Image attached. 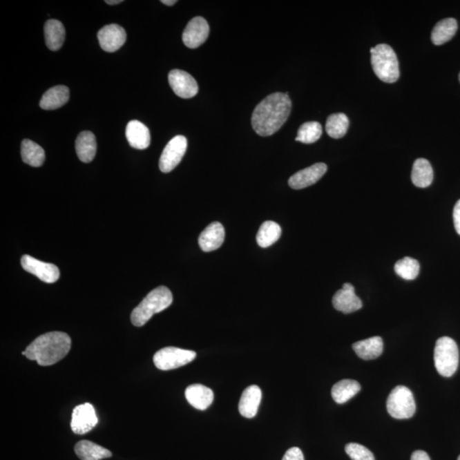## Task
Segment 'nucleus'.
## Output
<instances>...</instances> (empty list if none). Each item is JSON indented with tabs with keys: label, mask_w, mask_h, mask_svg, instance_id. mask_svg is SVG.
<instances>
[{
	"label": "nucleus",
	"mask_w": 460,
	"mask_h": 460,
	"mask_svg": "<svg viewBox=\"0 0 460 460\" xmlns=\"http://www.w3.org/2000/svg\"><path fill=\"white\" fill-rule=\"evenodd\" d=\"M291 101L288 93H276L265 97L255 108L251 125L259 136H271L290 115Z\"/></svg>",
	"instance_id": "f257e3e1"
},
{
	"label": "nucleus",
	"mask_w": 460,
	"mask_h": 460,
	"mask_svg": "<svg viewBox=\"0 0 460 460\" xmlns=\"http://www.w3.org/2000/svg\"><path fill=\"white\" fill-rule=\"evenodd\" d=\"M71 345V338L65 332H47L31 343L23 355L29 360L37 361L40 366H51L68 355Z\"/></svg>",
	"instance_id": "f03ea898"
},
{
	"label": "nucleus",
	"mask_w": 460,
	"mask_h": 460,
	"mask_svg": "<svg viewBox=\"0 0 460 460\" xmlns=\"http://www.w3.org/2000/svg\"><path fill=\"white\" fill-rule=\"evenodd\" d=\"M173 301V294L166 287L155 288L131 312V320L135 327H142L153 315L165 310Z\"/></svg>",
	"instance_id": "7ed1b4c3"
},
{
	"label": "nucleus",
	"mask_w": 460,
	"mask_h": 460,
	"mask_svg": "<svg viewBox=\"0 0 460 460\" xmlns=\"http://www.w3.org/2000/svg\"><path fill=\"white\" fill-rule=\"evenodd\" d=\"M372 69L378 78L385 83H395L400 77L399 63L395 51L386 44L372 47Z\"/></svg>",
	"instance_id": "20e7f679"
},
{
	"label": "nucleus",
	"mask_w": 460,
	"mask_h": 460,
	"mask_svg": "<svg viewBox=\"0 0 460 460\" xmlns=\"http://www.w3.org/2000/svg\"><path fill=\"white\" fill-rule=\"evenodd\" d=\"M459 348L454 339L443 337L434 347V361L437 370L443 377H451L459 366Z\"/></svg>",
	"instance_id": "39448f33"
},
{
	"label": "nucleus",
	"mask_w": 460,
	"mask_h": 460,
	"mask_svg": "<svg viewBox=\"0 0 460 460\" xmlns=\"http://www.w3.org/2000/svg\"><path fill=\"white\" fill-rule=\"evenodd\" d=\"M387 411L396 419L412 418L416 412V404L411 390L403 385L394 388L387 399Z\"/></svg>",
	"instance_id": "423d86ee"
},
{
	"label": "nucleus",
	"mask_w": 460,
	"mask_h": 460,
	"mask_svg": "<svg viewBox=\"0 0 460 460\" xmlns=\"http://www.w3.org/2000/svg\"><path fill=\"white\" fill-rule=\"evenodd\" d=\"M195 357L196 353L192 350L166 347L155 354L153 363L160 370L169 371L191 363Z\"/></svg>",
	"instance_id": "0eeeda50"
},
{
	"label": "nucleus",
	"mask_w": 460,
	"mask_h": 460,
	"mask_svg": "<svg viewBox=\"0 0 460 460\" xmlns=\"http://www.w3.org/2000/svg\"><path fill=\"white\" fill-rule=\"evenodd\" d=\"M188 148L187 138L176 136L168 142L160 158V169L164 173H171L181 162Z\"/></svg>",
	"instance_id": "6e6552de"
},
{
	"label": "nucleus",
	"mask_w": 460,
	"mask_h": 460,
	"mask_svg": "<svg viewBox=\"0 0 460 460\" xmlns=\"http://www.w3.org/2000/svg\"><path fill=\"white\" fill-rule=\"evenodd\" d=\"M21 267L25 271L37 276L46 283H55L60 278V270L53 264L45 262L29 255H24L21 259Z\"/></svg>",
	"instance_id": "1a4fd4ad"
},
{
	"label": "nucleus",
	"mask_w": 460,
	"mask_h": 460,
	"mask_svg": "<svg viewBox=\"0 0 460 460\" xmlns=\"http://www.w3.org/2000/svg\"><path fill=\"white\" fill-rule=\"evenodd\" d=\"M98 419L90 403H84L75 408L72 414L71 429L77 434L88 433L97 425Z\"/></svg>",
	"instance_id": "9d476101"
},
{
	"label": "nucleus",
	"mask_w": 460,
	"mask_h": 460,
	"mask_svg": "<svg viewBox=\"0 0 460 460\" xmlns=\"http://www.w3.org/2000/svg\"><path fill=\"white\" fill-rule=\"evenodd\" d=\"M168 80H169L171 89L179 97L189 99L198 93V84L187 72L174 69L168 75Z\"/></svg>",
	"instance_id": "9b49d317"
},
{
	"label": "nucleus",
	"mask_w": 460,
	"mask_h": 460,
	"mask_svg": "<svg viewBox=\"0 0 460 460\" xmlns=\"http://www.w3.org/2000/svg\"><path fill=\"white\" fill-rule=\"evenodd\" d=\"M209 32V24L207 20L202 17H196L186 26L182 34V41L189 48L195 49L203 45Z\"/></svg>",
	"instance_id": "f8f14e48"
},
{
	"label": "nucleus",
	"mask_w": 460,
	"mask_h": 460,
	"mask_svg": "<svg viewBox=\"0 0 460 460\" xmlns=\"http://www.w3.org/2000/svg\"><path fill=\"white\" fill-rule=\"evenodd\" d=\"M97 38L102 50L115 52L126 43V32L119 25L109 24L100 29Z\"/></svg>",
	"instance_id": "ddd939ff"
},
{
	"label": "nucleus",
	"mask_w": 460,
	"mask_h": 460,
	"mask_svg": "<svg viewBox=\"0 0 460 460\" xmlns=\"http://www.w3.org/2000/svg\"><path fill=\"white\" fill-rule=\"evenodd\" d=\"M332 305L336 309L345 314L357 312L363 307V302L355 293V287L350 283H345L332 298Z\"/></svg>",
	"instance_id": "4468645a"
},
{
	"label": "nucleus",
	"mask_w": 460,
	"mask_h": 460,
	"mask_svg": "<svg viewBox=\"0 0 460 460\" xmlns=\"http://www.w3.org/2000/svg\"><path fill=\"white\" fill-rule=\"evenodd\" d=\"M327 166L324 163H316L305 169L299 171L291 176L288 184L291 189H302L316 184L327 173Z\"/></svg>",
	"instance_id": "2eb2a0df"
},
{
	"label": "nucleus",
	"mask_w": 460,
	"mask_h": 460,
	"mask_svg": "<svg viewBox=\"0 0 460 460\" xmlns=\"http://www.w3.org/2000/svg\"><path fill=\"white\" fill-rule=\"evenodd\" d=\"M224 226L218 222H211L200 235V247L206 253L217 250L224 243Z\"/></svg>",
	"instance_id": "dca6fc26"
},
{
	"label": "nucleus",
	"mask_w": 460,
	"mask_h": 460,
	"mask_svg": "<svg viewBox=\"0 0 460 460\" xmlns=\"http://www.w3.org/2000/svg\"><path fill=\"white\" fill-rule=\"evenodd\" d=\"M126 136L131 147L146 149L151 145V133L148 128L138 120H131L126 126Z\"/></svg>",
	"instance_id": "f3484780"
},
{
	"label": "nucleus",
	"mask_w": 460,
	"mask_h": 460,
	"mask_svg": "<svg viewBox=\"0 0 460 460\" xmlns=\"http://www.w3.org/2000/svg\"><path fill=\"white\" fill-rule=\"evenodd\" d=\"M262 392L257 385L247 387L244 390L239 403L240 414L245 418L255 417L258 411L259 404L261 403Z\"/></svg>",
	"instance_id": "a211bd4d"
},
{
	"label": "nucleus",
	"mask_w": 460,
	"mask_h": 460,
	"mask_svg": "<svg viewBox=\"0 0 460 460\" xmlns=\"http://www.w3.org/2000/svg\"><path fill=\"white\" fill-rule=\"evenodd\" d=\"M185 397L192 407L199 410H206L213 403L214 394L207 387L196 383L186 389Z\"/></svg>",
	"instance_id": "6ab92c4d"
},
{
	"label": "nucleus",
	"mask_w": 460,
	"mask_h": 460,
	"mask_svg": "<svg viewBox=\"0 0 460 460\" xmlns=\"http://www.w3.org/2000/svg\"><path fill=\"white\" fill-rule=\"evenodd\" d=\"M77 155L84 163L93 162L97 153L96 137L90 131H82L75 142Z\"/></svg>",
	"instance_id": "aec40b11"
},
{
	"label": "nucleus",
	"mask_w": 460,
	"mask_h": 460,
	"mask_svg": "<svg viewBox=\"0 0 460 460\" xmlns=\"http://www.w3.org/2000/svg\"><path fill=\"white\" fill-rule=\"evenodd\" d=\"M69 100V89L65 86H57L47 90L40 100V108L45 111L63 107Z\"/></svg>",
	"instance_id": "412c9836"
},
{
	"label": "nucleus",
	"mask_w": 460,
	"mask_h": 460,
	"mask_svg": "<svg viewBox=\"0 0 460 460\" xmlns=\"http://www.w3.org/2000/svg\"><path fill=\"white\" fill-rule=\"evenodd\" d=\"M75 451L82 460H100L112 457V452L107 448L86 440L77 443Z\"/></svg>",
	"instance_id": "4be33fe9"
},
{
	"label": "nucleus",
	"mask_w": 460,
	"mask_h": 460,
	"mask_svg": "<svg viewBox=\"0 0 460 460\" xmlns=\"http://www.w3.org/2000/svg\"><path fill=\"white\" fill-rule=\"evenodd\" d=\"M356 355L365 361L374 360L383 353V343L381 337H372L355 343L352 345Z\"/></svg>",
	"instance_id": "5701e85b"
},
{
	"label": "nucleus",
	"mask_w": 460,
	"mask_h": 460,
	"mask_svg": "<svg viewBox=\"0 0 460 460\" xmlns=\"http://www.w3.org/2000/svg\"><path fill=\"white\" fill-rule=\"evenodd\" d=\"M45 38L47 47L56 51L63 46L66 32L64 26L58 20H49L45 24Z\"/></svg>",
	"instance_id": "b1692460"
},
{
	"label": "nucleus",
	"mask_w": 460,
	"mask_h": 460,
	"mask_svg": "<svg viewBox=\"0 0 460 460\" xmlns=\"http://www.w3.org/2000/svg\"><path fill=\"white\" fill-rule=\"evenodd\" d=\"M412 182L416 187L427 188L432 184L434 173L432 165L425 159L416 160L412 166Z\"/></svg>",
	"instance_id": "393cba45"
},
{
	"label": "nucleus",
	"mask_w": 460,
	"mask_h": 460,
	"mask_svg": "<svg viewBox=\"0 0 460 460\" xmlns=\"http://www.w3.org/2000/svg\"><path fill=\"white\" fill-rule=\"evenodd\" d=\"M458 30V23L454 18H446L434 26L432 32L434 45L441 46L454 38Z\"/></svg>",
	"instance_id": "a878e982"
},
{
	"label": "nucleus",
	"mask_w": 460,
	"mask_h": 460,
	"mask_svg": "<svg viewBox=\"0 0 460 460\" xmlns=\"http://www.w3.org/2000/svg\"><path fill=\"white\" fill-rule=\"evenodd\" d=\"M361 389V385L357 381L352 379H343L332 387V396L336 403H345L355 396Z\"/></svg>",
	"instance_id": "bb28decb"
},
{
	"label": "nucleus",
	"mask_w": 460,
	"mask_h": 460,
	"mask_svg": "<svg viewBox=\"0 0 460 460\" xmlns=\"http://www.w3.org/2000/svg\"><path fill=\"white\" fill-rule=\"evenodd\" d=\"M21 158L23 162L32 167L41 166L45 162L46 153L36 142L25 140L21 142Z\"/></svg>",
	"instance_id": "cd10ccee"
},
{
	"label": "nucleus",
	"mask_w": 460,
	"mask_h": 460,
	"mask_svg": "<svg viewBox=\"0 0 460 460\" xmlns=\"http://www.w3.org/2000/svg\"><path fill=\"white\" fill-rule=\"evenodd\" d=\"M281 236L280 226L276 222L266 221L259 228L257 233V242L258 246L267 248L272 246Z\"/></svg>",
	"instance_id": "c85d7f7f"
},
{
	"label": "nucleus",
	"mask_w": 460,
	"mask_h": 460,
	"mask_svg": "<svg viewBox=\"0 0 460 460\" xmlns=\"http://www.w3.org/2000/svg\"><path fill=\"white\" fill-rule=\"evenodd\" d=\"M349 128V119L343 113L331 115L326 123V131L328 135L334 140H339L345 136Z\"/></svg>",
	"instance_id": "c756f323"
},
{
	"label": "nucleus",
	"mask_w": 460,
	"mask_h": 460,
	"mask_svg": "<svg viewBox=\"0 0 460 460\" xmlns=\"http://www.w3.org/2000/svg\"><path fill=\"white\" fill-rule=\"evenodd\" d=\"M323 134V127L316 122H306L299 128L296 141L309 144L320 140Z\"/></svg>",
	"instance_id": "7c9ffc66"
},
{
	"label": "nucleus",
	"mask_w": 460,
	"mask_h": 460,
	"mask_svg": "<svg viewBox=\"0 0 460 460\" xmlns=\"http://www.w3.org/2000/svg\"><path fill=\"white\" fill-rule=\"evenodd\" d=\"M421 265L416 259L405 257L396 262L395 271L398 276L405 280H414L419 276Z\"/></svg>",
	"instance_id": "2f4dec72"
},
{
	"label": "nucleus",
	"mask_w": 460,
	"mask_h": 460,
	"mask_svg": "<svg viewBox=\"0 0 460 460\" xmlns=\"http://www.w3.org/2000/svg\"><path fill=\"white\" fill-rule=\"evenodd\" d=\"M345 452L352 460H375L374 455L370 449L361 444H347Z\"/></svg>",
	"instance_id": "473e14b6"
},
{
	"label": "nucleus",
	"mask_w": 460,
	"mask_h": 460,
	"mask_svg": "<svg viewBox=\"0 0 460 460\" xmlns=\"http://www.w3.org/2000/svg\"><path fill=\"white\" fill-rule=\"evenodd\" d=\"M282 460H305V457L300 448H291L288 449Z\"/></svg>",
	"instance_id": "72a5a7b5"
},
{
	"label": "nucleus",
	"mask_w": 460,
	"mask_h": 460,
	"mask_svg": "<svg viewBox=\"0 0 460 460\" xmlns=\"http://www.w3.org/2000/svg\"><path fill=\"white\" fill-rule=\"evenodd\" d=\"M454 224L456 232L460 236V200L456 203L454 209Z\"/></svg>",
	"instance_id": "f704fd0d"
},
{
	"label": "nucleus",
	"mask_w": 460,
	"mask_h": 460,
	"mask_svg": "<svg viewBox=\"0 0 460 460\" xmlns=\"http://www.w3.org/2000/svg\"><path fill=\"white\" fill-rule=\"evenodd\" d=\"M411 460H430V458L426 452L418 450L412 454Z\"/></svg>",
	"instance_id": "c9c22d12"
},
{
	"label": "nucleus",
	"mask_w": 460,
	"mask_h": 460,
	"mask_svg": "<svg viewBox=\"0 0 460 460\" xmlns=\"http://www.w3.org/2000/svg\"><path fill=\"white\" fill-rule=\"evenodd\" d=\"M178 1L176 0H162V3H164V5L168 6H174L175 3H176Z\"/></svg>",
	"instance_id": "e433bc0d"
},
{
	"label": "nucleus",
	"mask_w": 460,
	"mask_h": 460,
	"mask_svg": "<svg viewBox=\"0 0 460 460\" xmlns=\"http://www.w3.org/2000/svg\"><path fill=\"white\" fill-rule=\"evenodd\" d=\"M106 3H108L109 6L118 5V3H122V0H107L105 1Z\"/></svg>",
	"instance_id": "4c0bfd02"
},
{
	"label": "nucleus",
	"mask_w": 460,
	"mask_h": 460,
	"mask_svg": "<svg viewBox=\"0 0 460 460\" xmlns=\"http://www.w3.org/2000/svg\"><path fill=\"white\" fill-rule=\"evenodd\" d=\"M459 82H460V73H459Z\"/></svg>",
	"instance_id": "58836bf2"
},
{
	"label": "nucleus",
	"mask_w": 460,
	"mask_h": 460,
	"mask_svg": "<svg viewBox=\"0 0 460 460\" xmlns=\"http://www.w3.org/2000/svg\"><path fill=\"white\" fill-rule=\"evenodd\" d=\"M458 460H460V455H459V457L458 458Z\"/></svg>",
	"instance_id": "ea45409f"
}]
</instances>
